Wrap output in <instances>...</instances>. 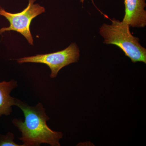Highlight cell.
I'll return each mask as SVG.
<instances>
[{
    "mask_svg": "<svg viewBox=\"0 0 146 146\" xmlns=\"http://www.w3.org/2000/svg\"><path fill=\"white\" fill-rule=\"evenodd\" d=\"M14 135L9 132L6 135H0V146H25L18 145L14 141Z\"/></svg>",
    "mask_w": 146,
    "mask_h": 146,
    "instance_id": "cell-7",
    "label": "cell"
},
{
    "mask_svg": "<svg viewBox=\"0 0 146 146\" xmlns=\"http://www.w3.org/2000/svg\"><path fill=\"white\" fill-rule=\"evenodd\" d=\"M36 0H29L28 5L23 11L18 13H11L0 8V16L5 17L9 22L10 26L0 29V34L6 31H15L22 34L29 44L33 46V39L30 31L32 20L45 12L44 7L35 3Z\"/></svg>",
    "mask_w": 146,
    "mask_h": 146,
    "instance_id": "cell-3",
    "label": "cell"
},
{
    "mask_svg": "<svg viewBox=\"0 0 146 146\" xmlns=\"http://www.w3.org/2000/svg\"><path fill=\"white\" fill-rule=\"evenodd\" d=\"M84 1H85V0H80V2L82 3V4H83L84 2ZM91 1H92V2H93L94 5H95V6H95V4H94V1H93V0H91Z\"/></svg>",
    "mask_w": 146,
    "mask_h": 146,
    "instance_id": "cell-8",
    "label": "cell"
},
{
    "mask_svg": "<svg viewBox=\"0 0 146 146\" xmlns=\"http://www.w3.org/2000/svg\"><path fill=\"white\" fill-rule=\"evenodd\" d=\"M16 106L22 110L25 120L15 118L12 123L21 131L19 139L25 146H39L42 143L51 146H60L59 141L63 136L62 132L53 131L48 127L47 121L50 119L41 103L30 106L27 103L17 99Z\"/></svg>",
    "mask_w": 146,
    "mask_h": 146,
    "instance_id": "cell-1",
    "label": "cell"
},
{
    "mask_svg": "<svg viewBox=\"0 0 146 146\" xmlns=\"http://www.w3.org/2000/svg\"><path fill=\"white\" fill-rule=\"evenodd\" d=\"M79 48L76 43H71L65 49L46 54H39L16 59L19 64L33 63L46 65L51 71L50 77L57 76L59 71L65 66L76 63L79 59Z\"/></svg>",
    "mask_w": 146,
    "mask_h": 146,
    "instance_id": "cell-4",
    "label": "cell"
},
{
    "mask_svg": "<svg viewBox=\"0 0 146 146\" xmlns=\"http://www.w3.org/2000/svg\"><path fill=\"white\" fill-rule=\"evenodd\" d=\"M110 20L111 25L104 23L100 28L104 43L119 48L133 63L142 62L146 64V49L139 43V38L131 33L129 25L115 18Z\"/></svg>",
    "mask_w": 146,
    "mask_h": 146,
    "instance_id": "cell-2",
    "label": "cell"
},
{
    "mask_svg": "<svg viewBox=\"0 0 146 146\" xmlns=\"http://www.w3.org/2000/svg\"><path fill=\"white\" fill-rule=\"evenodd\" d=\"M17 86V82L13 80L0 82V117L10 115L12 106H16L17 99L11 97L10 94Z\"/></svg>",
    "mask_w": 146,
    "mask_h": 146,
    "instance_id": "cell-6",
    "label": "cell"
},
{
    "mask_svg": "<svg viewBox=\"0 0 146 146\" xmlns=\"http://www.w3.org/2000/svg\"><path fill=\"white\" fill-rule=\"evenodd\" d=\"M1 8V5H0V8Z\"/></svg>",
    "mask_w": 146,
    "mask_h": 146,
    "instance_id": "cell-9",
    "label": "cell"
},
{
    "mask_svg": "<svg viewBox=\"0 0 146 146\" xmlns=\"http://www.w3.org/2000/svg\"><path fill=\"white\" fill-rule=\"evenodd\" d=\"M125 15L123 22L133 28H144L146 25L145 0H124Z\"/></svg>",
    "mask_w": 146,
    "mask_h": 146,
    "instance_id": "cell-5",
    "label": "cell"
}]
</instances>
